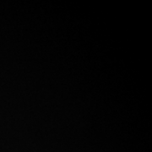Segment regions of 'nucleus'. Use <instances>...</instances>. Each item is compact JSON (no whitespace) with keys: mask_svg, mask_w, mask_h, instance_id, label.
Here are the masks:
<instances>
[]
</instances>
